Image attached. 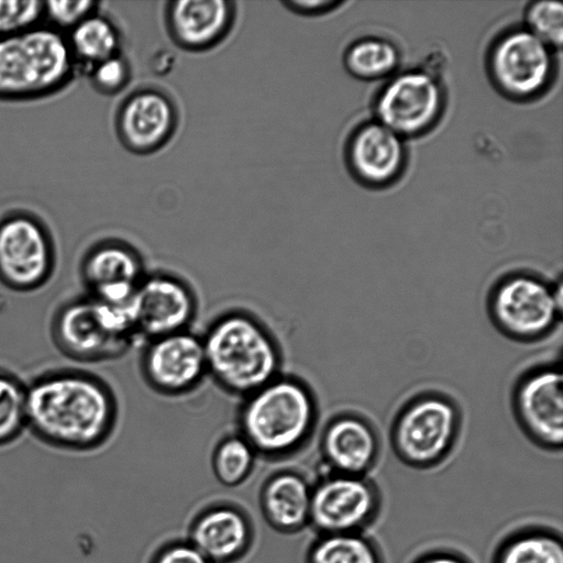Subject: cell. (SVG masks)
Instances as JSON below:
<instances>
[{
  "label": "cell",
  "mask_w": 563,
  "mask_h": 563,
  "mask_svg": "<svg viewBox=\"0 0 563 563\" xmlns=\"http://www.w3.org/2000/svg\"><path fill=\"white\" fill-rule=\"evenodd\" d=\"M311 489L312 483L296 470L273 473L258 495L265 521L283 534H295L309 527Z\"/></svg>",
  "instance_id": "21"
},
{
  "label": "cell",
  "mask_w": 563,
  "mask_h": 563,
  "mask_svg": "<svg viewBox=\"0 0 563 563\" xmlns=\"http://www.w3.org/2000/svg\"><path fill=\"white\" fill-rule=\"evenodd\" d=\"M66 38L77 67L85 71L121 53L119 29L99 11L78 23L66 34Z\"/></svg>",
  "instance_id": "24"
},
{
  "label": "cell",
  "mask_w": 563,
  "mask_h": 563,
  "mask_svg": "<svg viewBox=\"0 0 563 563\" xmlns=\"http://www.w3.org/2000/svg\"><path fill=\"white\" fill-rule=\"evenodd\" d=\"M317 418L311 388L301 378L282 373L242 398L238 432L258 456L284 459L307 444Z\"/></svg>",
  "instance_id": "3"
},
{
  "label": "cell",
  "mask_w": 563,
  "mask_h": 563,
  "mask_svg": "<svg viewBox=\"0 0 563 563\" xmlns=\"http://www.w3.org/2000/svg\"><path fill=\"white\" fill-rule=\"evenodd\" d=\"M44 1L0 0V37L27 31L43 20Z\"/></svg>",
  "instance_id": "29"
},
{
  "label": "cell",
  "mask_w": 563,
  "mask_h": 563,
  "mask_svg": "<svg viewBox=\"0 0 563 563\" xmlns=\"http://www.w3.org/2000/svg\"><path fill=\"white\" fill-rule=\"evenodd\" d=\"M186 540L210 563H234L251 549L254 528L242 508L219 503L194 517Z\"/></svg>",
  "instance_id": "17"
},
{
  "label": "cell",
  "mask_w": 563,
  "mask_h": 563,
  "mask_svg": "<svg viewBox=\"0 0 563 563\" xmlns=\"http://www.w3.org/2000/svg\"><path fill=\"white\" fill-rule=\"evenodd\" d=\"M26 431L60 451L103 446L118 421V401L99 375L79 367L44 371L26 383Z\"/></svg>",
  "instance_id": "1"
},
{
  "label": "cell",
  "mask_w": 563,
  "mask_h": 563,
  "mask_svg": "<svg viewBox=\"0 0 563 563\" xmlns=\"http://www.w3.org/2000/svg\"><path fill=\"white\" fill-rule=\"evenodd\" d=\"M57 252L46 224L26 211L0 219V284L15 292L42 289L53 278Z\"/></svg>",
  "instance_id": "7"
},
{
  "label": "cell",
  "mask_w": 563,
  "mask_h": 563,
  "mask_svg": "<svg viewBox=\"0 0 563 563\" xmlns=\"http://www.w3.org/2000/svg\"><path fill=\"white\" fill-rule=\"evenodd\" d=\"M514 408L522 429L540 448L558 451L563 441L562 375L554 366L527 373L514 393Z\"/></svg>",
  "instance_id": "16"
},
{
  "label": "cell",
  "mask_w": 563,
  "mask_h": 563,
  "mask_svg": "<svg viewBox=\"0 0 563 563\" xmlns=\"http://www.w3.org/2000/svg\"><path fill=\"white\" fill-rule=\"evenodd\" d=\"M129 303L111 305L86 294L65 299L49 322L54 346L79 363L120 356L137 339Z\"/></svg>",
  "instance_id": "5"
},
{
  "label": "cell",
  "mask_w": 563,
  "mask_h": 563,
  "mask_svg": "<svg viewBox=\"0 0 563 563\" xmlns=\"http://www.w3.org/2000/svg\"><path fill=\"white\" fill-rule=\"evenodd\" d=\"M400 62L396 45L382 37H363L344 53L345 68L355 77L375 80L393 75Z\"/></svg>",
  "instance_id": "25"
},
{
  "label": "cell",
  "mask_w": 563,
  "mask_h": 563,
  "mask_svg": "<svg viewBox=\"0 0 563 563\" xmlns=\"http://www.w3.org/2000/svg\"><path fill=\"white\" fill-rule=\"evenodd\" d=\"M235 16V2L229 0H173L165 7L168 36L187 52L216 47L231 32Z\"/></svg>",
  "instance_id": "18"
},
{
  "label": "cell",
  "mask_w": 563,
  "mask_h": 563,
  "mask_svg": "<svg viewBox=\"0 0 563 563\" xmlns=\"http://www.w3.org/2000/svg\"><path fill=\"white\" fill-rule=\"evenodd\" d=\"M146 273L140 252L112 238L91 244L78 266L84 294L111 305L129 303Z\"/></svg>",
  "instance_id": "14"
},
{
  "label": "cell",
  "mask_w": 563,
  "mask_h": 563,
  "mask_svg": "<svg viewBox=\"0 0 563 563\" xmlns=\"http://www.w3.org/2000/svg\"><path fill=\"white\" fill-rule=\"evenodd\" d=\"M257 454L252 445L239 433L223 437L211 454V470L218 483L236 487L252 474Z\"/></svg>",
  "instance_id": "26"
},
{
  "label": "cell",
  "mask_w": 563,
  "mask_h": 563,
  "mask_svg": "<svg viewBox=\"0 0 563 563\" xmlns=\"http://www.w3.org/2000/svg\"><path fill=\"white\" fill-rule=\"evenodd\" d=\"M92 88L101 95L113 96L130 82L132 70L129 60L119 53L86 70Z\"/></svg>",
  "instance_id": "30"
},
{
  "label": "cell",
  "mask_w": 563,
  "mask_h": 563,
  "mask_svg": "<svg viewBox=\"0 0 563 563\" xmlns=\"http://www.w3.org/2000/svg\"><path fill=\"white\" fill-rule=\"evenodd\" d=\"M282 4L289 11L299 15H318L340 5L334 0H286Z\"/></svg>",
  "instance_id": "34"
},
{
  "label": "cell",
  "mask_w": 563,
  "mask_h": 563,
  "mask_svg": "<svg viewBox=\"0 0 563 563\" xmlns=\"http://www.w3.org/2000/svg\"><path fill=\"white\" fill-rule=\"evenodd\" d=\"M489 563H563L562 532L544 522H525L495 543Z\"/></svg>",
  "instance_id": "22"
},
{
  "label": "cell",
  "mask_w": 563,
  "mask_h": 563,
  "mask_svg": "<svg viewBox=\"0 0 563 563\" xmlns=\"http://www.w3.org/2000/svg\"><path fill=\"white\" fill-rule=\"evenodd\" d=\"M140 367L146 384L161 395L191 393L208 376L201 336L189 329L148 340Z\"/></svg>",
  "instance_id": "13"
},
{
  "label": "cell",
  "mask_w": 563,
  "mask_h": 563,
  "mask_svg": "<svg viewBox=\"0 0 563 563\" xmlns=\"http://www.w3.org/2000/svg\"><path fill=\"white\" fill-rule=\"evenodd\" d=\"M150 563H210L189 541L178 539L161 547Z\"/></svg>",
  "instance_id": "32"
},
{
  "label": "cell",
  "mask_w": 563,
  "mask_h": 563,
  "mask_svg": "<svg viewBox=\"0 0 563 563\" xmlns=\"http://www.w3.org/2000/svg\"><path fill=\"white\" fill-rule=\"evenodd\" d=\"M305 563H387L380 542L368 532L316 534Z\"/></svg>",
  "instance_id": "23"
},
{
  "label": "cell",
  "mask_w": 563,
  "mask_h": 563,
  "mask_svg": "<svg viewBox=\"0 0 563 563\" xmlns=\"http://www.w3.org/2000/svg\"><path fill=\"white\" fill-rule=\"evenodd\" d=\"M99 11V2L96 1H44L43 19L47 25L67 34L84 19Z\"/></svg>",
  "instance_id": "31"
},
{
  "label": "cell",
  "mask_w": 563,
  "mask_h": 563,
  "mask_svg": "<svg viewBox=\"0 0 563 563\" xmlns=\"http://www.w3.org/2000/svg\"><path fill=\"white\" fill-rule=\"evenodd\" d=\"M320 453L331 473L368 476L380 454V442L373 426L356 413H341L324 427Z\"/></svg>",
  "instance_id": "20"
},
{
  "label": "cell",
  "mask_w": 563,
  "mask_h": 563,
  "mask_svg": "<svg viewBox=\"0 0 563 563\" xmlns=\"http://www.w3.org/2000/svg\"><path fill=\"white\" fill-rule=\"evenodd\" d=\"M488 69L504 95L528 100L544 92L552 81L553 48L526 27L512 29L492 45Z\"/></svg>",
  "instance_id": "10"
},
{
  "label": "cell",
  "mask_w": 563,
  "mask_h": 563,
  "mask_svg": "<svg viewBox=\"0 0 563 563\" xmlns=\"http://www.w3.org/2000/svg\"><path fill=\"white\" fill-rule=\"evenodd\" d=\"M443 107L441 82L424 69L393 76L379 90L374 104L376 121L401 137L429 131L440 119Z\"/></svg>",
  "instance_id": "11"
},
{
  "label": "cell",
  "mask_w": 563,
  "mask_h": 563,
  "mask_svg": "<svg viewBox=\"0 0 563 563\" xmlns=\"http://www.w3.org/2000/svg\"><path fill=\"white\" fill-rule=\"evenodd\" d=\"M76 69L66 34L47 24L0 37V100L54 95L71 81Z\"/></svg>",
  "instance_id": "4"
},
{
  "label": "cell",
  "mask_w": 563,
  "mask_h": 563,
  "mask_svg": "<svg viewBox=\"0 0 563 563\" xmlns=\"http://www.w3.org/2000/svg\"><path fill=\"white\" fill-rule=\"evenodd\" d=\"M346 162L353 175L369 187L393 184L404 172V137L378 121L358 125L346 144Z\"/></svg>",
  "instance_id": "19"
},
{
  "label": "cell",
  "mask_w": 563,
  "mask_h": 563,
  "mask_svg": "<svg viewBox=\"0 0 563 563\" xmlns=\"http://www.w3.org/2000/svg\"><path fill=\"white\" fill-rule=\"evenodd\" d=\"M178 111L163 90L139 88L128 95L115 114V131L131 153L147 155L163 148L174 136Z\"/></svg>",
  "instance_id": "15"
},
{
  "label": "cell",
  "mask_w": 563,
  "mask_h": 563,
  "mask_svg": "<svg viewBox=\"0 0 563 563\" xmlns=\"http://www.w3.org/2000/svg\"><path fill=\"white\" fill-rule=\"evenodd\" d=\"M129 306L137 339L145 342L189 330L198 310L191 286L181 277L163 271L145 274Z\"/></svg>",
  "instance_id": "12"
},
{
  "label": "cell",
  "mask_w": 563,
  "mask_h": 563,
  "mask_svg": "<svg viewBox=\"0 0 563 563\" xmlns=\"http://www.w3.org/2000/svg\"><path fill=\"white\" fill-rule=\"evenodd\" d=\"M200 336L208 376L233 396L243 398L283 373L277 338L250 311L222 312Z\"/></svg>",
  "instance_id": "2"
},
{
  "label": "cell",
  "mask_w": 563,
  "mask_h": 563,
  "mask_svg": "<svg viewBox=\"0 0 563 563\" xmlns=\"http://www.w3.org/2000/svg\"><path fill=\"white\" fill-rule=\"evenodd\" d=\"M26 382L0 366V448L10 445L26 431Z\"/></svg>",
  "instance_id": "27"
},
{
  "label": "cell",
  "mask_w": 563,
  "mask_h": 563,
  "mask_svg": "<svg viewBox=\"0 0 563 563\" xmlns=\"http://www.w3.org/2000/svg\"><path fill=\"white\" fill-rule=\"evenodd\" d=\"M383 507V492L369 476L325 472L312 483L309 527L316 534L367 532Z\"/></svg>",
  "instance_id": "8"
},
{
  "label": "cell",
  "mask_w": 563,
  "mask_h": 563,
  "mask_svg": "<svg viewBox=\"0 0 563 563\" xmlns=\"http://www.w3.org/2000/svg\"><path fill=\"white\" fill-rule=\"evenodd\" d=\"M408 563H475L464 551L451 545L428 547L410 559Z\"/></svg>",
  "instance_id": "33"
},
{
  "label": "cell",
  "mask_w": 563,
  "mask_h": 563,
  "mask_svg": "<svg viewBox=\"0 0 563 563\" xmlns=\"http://www.w3.org/2000/svg\"><path fill=\"white\" fill-rule=\"evenodd\" d=\"M460 428L456 404L427 393L411 398L396 416L391 446L398 460L415 470H431L452 452Z\"/></svg>",
  "instance_id": "6"
},
{
  "label": "cell",
  "mask_w": 563,
  "mask_h": 563,
  "mask_svg": "<svg viewBox=\"0 0 563 563\" xmlns=\"http://www.w3.org/2000/svg\"><path fill=\"white\" fill-rule=\"evenodd\" d=\"M489 310L495 324L515 340L532 341L553 330L562 312V285L528 273L505 276L494 287Z\"/></svg>",
  "instance_id": "9"
},
{
  "label": "cell",
  "mask_w": 563,
  "mask_h": 563,
  "mask_svg": "<svg viewBox=\"0 0 563 563\" xmlns=\"http://www.w3.org/2000/svg\"><path fill=\"white\" fill-rule=\"evenodd\" d=\"M526 29L553 49L563 37V5L554 1L532 2L526 10Z\"/></svg>",
  "instance_id": "28"
}]
</instances>
